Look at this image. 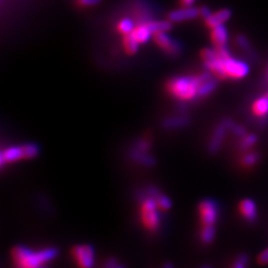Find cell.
Returning <instances> with one entry per match:
<instances>
[{"label":"cell","instance_id":"cell-1","mask_svg":"<svg viewBox=\"0 0 268 268\" xmlns=\"http://www.w3.org/2000/svg\"><path fill=\"white\" fill-rule=\"evenodd\" d=\"M58 254L55 246L34 248L26 244H16L10 252L14 268H48Z\"/></svg>","mask_w":268,"mask_h":268},{"label":"cell","instance_id":"cell-2","mask_svg":"<svg viewBox=\"0 0 268 268\" xmlns=\"http://www.w3.org/2000/svg\"><path fill=\"white\" fill-rule=\"evenodd\" d=\"M138 216L141 226L150 234H156L163 224V214L156 199V187L144 188L137 195Z\"/></svg>","mask_w":268,"mask_h":268},{"label":"cell","instance_id":"cell-3","mask_svg":"<svg viewBox=\"0 0 268 268\" xmlns=\"http://www.w3.org/2000/svg\"><path fill=\"white\" fill-rule=\"evenodd\" d=\"M200 76H183L170 80L167 84V90L175 98L187 102L199 96Z\"/></svg>","mask_w":268,"mask_h":268},{"label":"cell","instance_id":"cell-4","mask_svg":"<svg viewBox=\"0 0 268 268\" xmlns=\"http://www.w3.org/2000/svg\"><path fill=\"white\" fill-rule=\"evenodd\" d=\"M40 154V148L37 144L29 142L18 145L8 146L0 154L1 167L11 165L20 161H26L36 158Z\"/></svg>","mask_w":268,"mask_h":268},{"label":"cell","instance_id":"cell-5","mask_svg":"<svg viewBox=\"0 0 268 268\" xmlns=\"http://www.w3.org/2000/svg\"><path fill=\"white\" fill-rule=\"evenodd\" d=\"M216 49L218 53L224 58V70L226 78L232 80H240L248 74V65L244 61L232 58L226 47Z\"/></svg>","mask_w":268,"mask_h":268},{"label":"cell","instance_id":"cell-6","mask_svg":"<svg viewBox=\"0 0 268 268\" xmlns=\"http://www.w3.org/2000/svg\"><path fill=\"white\" fill-rule=\"evenodd\" d=\"M151 151V141L149 139H139L135 142L132 149L130 152L132 160L143 166V167H153L156 164L155 157L150 153Z\"/></svg>","mask_w":268,"mask_h":268},{"label":"cell","instance_id":"cell-7","mask_svg":"<svg viewBox=\"0 0 268 268\" xmlns=\"http://www.w3.org/2000/svg\"><path fill=\"white\" fill-rule=\"evenodd\" d=\"M198 212L201 228H216L220 214V208L216 202L210 198L202 200L198 206Z\"/></svg>","mask_w":268,"mask_h":268},{"label":"cell","instance_id":"cell-8","mask_svg":"<svg viewBox=\"0 0 268 268\" xmlns=\"http://www.w3.org/2000/svg\"><path fill=\"white\" fill-rule=\"evenodd\" d=\"M201 57L204 66L208 70V72H212L216 78H226L224 70V58L218 53L216 48L204 49L202 51Z\"/></svg>","mask_w":268,"mask_h":268},{"label":"cell","instance_id":"cell-9","mask_svg":"<svg viewBox=\"0 0 268 268\" xmlns=\"http://www.w3.org/2000/svg\"><path fill=\"white\" fill-rule=\"evenodd\" d=\"M72 256L78 268H94L96 266V250L90 244H76L72 250Z\"/></svg>","mask_w":268,"mask_h":268},{"label":"cell","instance_id":"cell-10","mask_svg":"<svg viewBox=\"0 0 268 268\" xmlns=\"http://www.w3.org/2000/svg\"><path fill=\"white\" fill-rule=\"evenodd\" d=\"M155 43L170 56H177L181 53L182 47L178 41L171 38L167 32H161L154 35Z\"/></svg>","mask_w":268,"mask_h":268},{"label":"cell","instance_id":"cell-11","mask_svg":"<svg viewBox=\"0 0 268 268\" xmlns=\"http://www.w3.org/2000/svg\"><path fill=\"white\" fill-rule=\"evenodd\" d=\"M228 130V120H224L214 128V134L210 136L208 142V151L210 153L216 154L218 152Z\"/></svg>","mask_w":268,"mask_h":268},{"label":"cell","instance_id":"cell-12","mask_svg":"<svg viewBox=\"0 0 268 268\" xmlns=\"http://www.w3.org/2000/svg\"><path fill=\"white\" fill-rule=\"evenodd\" d=\"M200 16V8L194 6H184L182 8L173 10L169 13L168 19L171 22H183L193 20Z\"/></svg>","mask_w":268,"mask_h":268},{"label":"cell","instance_id":"cell-13","mask_svg":"<svg viewBox=\"0 0 268 268\" xmlns=\"http://www.w3.org/2000/svg\"><path fill=\"white\" fill-rule=\"evenodd\" d=\"M200 76V88L199 96L204 98L210 96L216 88V78L210 72H202Z\"/></svg>","mask_w":268,"mask_h":268},{"label":"cell","instance_id":"cell-14","mask_svg":"<svg viewBox=\"0 0 268 268\" xmlns=\"http://www.w3.org/2000/svg\"><path fill=\"white\" fill-rule=\"evenodd\" d=\"M232 17V11L228 8H222L214 13H212L208 18L204 20V24L208 28L212 29L218 26L224 25Z\"/></svg>","mask_w":268,"mask_h":268},{"label":"cell","instance_id":"cell-15","mask_svg":"<svg viewBox=\"0 0 268 268\" xmlns=\"http://www.w3.org/2000/svg\"><path fill=\"white\" fill-rule=\"evenodd\" d=\"M210 40L214 48L226 47V44L228 42V32L224 25H220L212 29Z\"/></svg>","mask_w":268,"mask_h":268},{"label":"cell","instance_id":"cell-16","mask_svg":"<svg viewBox=\"0 0 268 268\" xmlns=\"http://www.w3.org/2000/svg\"><path fill=\"white\" fill-rule=\"evenodd\" d=\"M240 212L248 222H254L258 218V208L256 202L250 199H244L240 202Z\"/></svg>","mask_w":268,"mask_h":268},{"label":"cell","instance_id":"cell-17","mask_svg":"<svg viewBox=\"0 0 268 268\" xmlns=\"http://www.w3.org/2000/svg\"><path fill=\"white\" fill-rule=\"evenodd\" d=\"M132 35L139 44H144L147 43L154 34L152 33L147 22H141L135 26Z\"/></svg>","mask_w":268,"mask_h":268},{"label":"cell","instance_id":"cell-18","mask_svg":"<svg viewBox=\"0 0 268 268\" xmlns=\"http://www.w3.org/2000/svg\"><path fill=\"white\" fill-rule=\"evenodd\" d=\"M190 122L189 118L184 116H171L166 118L163 122V126L167 130H178L185 128L188 126Z\"/></svg>","mask_w":268,"mask_h":268},{"label":"cell","instance_id":"cell-19","mask_svg":"<svg viewBox=\"0 0 268 268\" xmlns=\"http://www.w3.org/2000/svg\"><path fill=\"white\" fill-rule=\"evenodd\" d=\"M252 110L254 116L264 118L268 114V96H264L256 100L252 106Z\"/></svg>","mask_w":268,"mask_h":268},{"label":"cell","instance_id":"cell-20","mask_svg":"<svg viewBox=\"0 0 268 268\" xmlns=\"http://www.w3.org/2000/svg\"><path fill=\"white\" fill-rule=\"evenodd\" d=\"M152 33L155 35L161 32H167L171 29V21L170 20H162V21H149L147 22Z\"/></svg>","mask_w":268,"mask_h":268},{"label":"cell","instance_id":"cell-21","mask_svg":"<svg viewBox=\"0 0 268 268\" xmlns=\"http://www.w3.org/2000/svg\"><path fill=\"white\" fill-rule=\"evenodd\" d=\"M135 26L136 25H135L134 20H132L130 18H124L118 22V30L120 34L126 36V35H130L132 33Z\"/></svg>","mask_w":268,"mask_h":268},{"label":"cell","instance_id":"cell-22","mask_svg":"<svg viewBox=\"0 0 268 268\" xmlns=\"http://www.w3.org/2000/svg\"><path fill=\"white\" fill-rule=\"evenodd\" d=\"M139 43L135 40L134 36L132 34L126 35L124 38V48L126 52L130 55H134L138 51Z\"/></svg>","mask_w":268,"mask_h":268},{"label":"cell","instance_id":"cell-23","mask_svg":"<svg viewBox=\"0 0 268 268\" xmlns=\"http://www.w3.org/2000/svg\"><path fill=\"white\" fill-rule=\"evenodd\" d=\"M236 44H238V46L242 51H244V52L248 53L250 56H252V58H254L256 54H254V49H252V44H250V42L248 41V39L246 36H244V35H238V36L236 37Z\"/></svg>","mask_w":268,"mask_h":268},{"label":"cell","instance_id":"cell-24","mask_svg":"<svg viewBox=\"0 0 268 268\" xmlns=\"http://www.w3.org/2000/svg\"><path fill=\"white\" fill-rule=\"evenodd\" d=\"M258 160H260V155L258 153H254V152L248 153L242 158V165L244 168H252L258 162Z\"/></svg>","mask_w":268,"mask_h":268},{"label":"cell","instance_id":"cell-25","mask_svg":"<svg viewBox=\"0 0 268 268\" xmlns=\"http://www.w3.org/2000/svg\"><path fill=\"white\" fill-rule=\"evenodd\" d=\"M258 142V136L254 134H248L244 137H242L240 140V148L244 150H246L248 148H250L252 146H254L256 143Z\"/></svg>","mask_w":268,"mask_h":268},{"label":"cell","instance_id":"cell-26","mask_svg":"<svg viewBox=\"0 0 268 268\" xmlns=\"http://www.w3.org/2000/svg\"><path fill=\"white\" fill-rule=\"evenodd\" d=\"M228 130H230L236 136L240 137V138L246 135V130L244 126H238L230 120H228Z\"/></svg>","mask_w":268,"mask_h":268},{"label":"cell","instance_id":"cell-27","mask_svg":"<svg viewBox=\"0 0 268 268\" xmlns=\"http://www.w3.org/2000/svg\"><path fill=\"white\" fill-rule=\"evenodd\" d=\"M104 268H126V264L116 258H110L106 260Z\"/></svg>","mask_w":268,"mask_h":268},{"label":"cell","instance_id":"cell-28","mask_svg":"<svg viewBox=\"0 0 268 268\" xmlns=\"http://www.w3.org/2000/svg\"><path fill=\"white\" fill-rule=\"evenodd\" d=\"M248 264V256L244 254H242L234 262L232 268H246Z\"/></svg>","mask_w":268,"mask_h":268},{"label":"cell","instance_id":"cell-29","mask_svg":"<svg viewBox=\"0 0 268 268\" xmlns=\"http://www.w3.org/2000/svg\"><path fill=\"white\" fill-rule=\"evenodd\" d=\"M258 264H262V266L268 264V248L266 250H264L258 256Z\"/></svg>","mask_w":268,"mask_h":268},{"label":"cell","instance_id":"cell-30","mask_svg":"<svg viewBox=\"0 0 268 268\" xmlns=\"http://www.w3.org/2000/svg\"><path fill=\"white\" fill-rule=\"evenodd\" d=\"M212 13V12L210 11V9L208 7H206V6H202L200 8V16H201L202 18H204V20L208 18Z\"/></svg>","mask_w":268,"mask_h":268},{"label":"cell","instance_id":"cell-31","mask_svg":"<svg viewBox=\"0 0 268 268\" xmlns=\"http://www.w3.org/2000/svg\"><path fill=\"white\" fill-rule=\"evenodd\" d=\"M100 2V0H78V3L80 6H94Z\"/></svg>","mask_w":268,"mask_h":268},{"label":"cell","instance_id":"cell-32","mask_svg":"<svg viewBox=\"0 0 268 268\" xmlns=\"http://www.w3.org/2000/svg\"><path fill=\"white\" fill-rule=\"evenodd\" d=\"M180 1L184 6H193V4L196 2V0H180Z\"/></svg>","mask_w":268,"mask_h":268},{"label":"cell","instance_id":"cell-33","mask_svg":"<svg viewBox=\"0 0 268 268\" xmlns=\"http://www.w3.org/2000/svg\"><path fill=\"white\" fill-rule=\"evenodd\" d=\"M163 268H174V266L173 264H166L164 266H163Z\"/></svg>","mask_w":268,"mask_h":268},{"label":"cell","instance_id":"cell-34","mask_svg":"<svg viewBox=\"0 0 268 268\" xmlns=\"http://www.w3.org/2000/svg\"><path fill=\"white\" fill-rule=\"evenodd\" d=\"M202 268H212V266H204Z\"/></svg>","mask_w":268,"mask_h":268},{"label":"cell","instance_id":"cell-35","mask_svg":"<svg viewBox=\"0 0 268 268\" xmlns=\"http://www.w3.org/2000/svg\"><path fill=\"white\" fill-rule=\"evenodd\" d=\"M266 96H268V94H266Z\"/></svg>","mask_w":268,"mask_h":268}]
</instances>
